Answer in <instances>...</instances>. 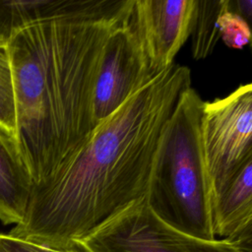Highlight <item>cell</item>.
I'll use <instances>...</instances> for the list:
<instances>
[{
    "label": "cell",
    "instance_id": "obj_8",
    "mask_svg": "<svg viewBox=\"0 0 252 252\" xmlns=\"http://www.w3.org/2000/svg\"><path fill=\"white\" fill-rule=\"evenodd\" d=\"M212 220L218 239L250 252L252 226V160L212 194Z\"/></svg>",
    "mask_w": 252,
    "mask_h": 252
},
{
    "label": "cell",
    "instance_id": "obj_5",
    "mask_svg": "<svg viewBox=\"0 0 252 252\" xmlns=\"http://www.w3.org/2000/svg\"><path fill=\"white\" fill-rule=\"evenodd\" d=\"M201 137L212 194L252 160V85L204 101Z\"/></svg>",
    "mask_w": 252,
    "mask_h": 252
},
{
    "label": "cell",
    "instance_id": "obj_10",
    "mask_svg": "<svg viewBox=\"0 0 252 252\" xmlns=\"http://www.w3.org/2000/svg\"><path fill=\"white\" fill-rule=\"evenodd\" d=\"M229 9L230 0H196L190 32L195 59H204L213 52L220 39V17Z\"/></svg>",
    "mask_w": 252,
    "mask_h": 252
},
{
    "label": "cell",
    "instance_id": "obj_6",
    "mask_svg": "<svg viewBox=\"0 0 252 252\" xmlns=\"http://www.w3.org/2000/svg\"><path fill=\"white\" fill-rule=\"evenodd\" d=\"M130 12L108 34L101 51L93 91L94 128L155 77L130 22Z\"/></svg>",
    "mask_w": 252,
    "mask_h": 252
},
{
    "label": "cell",
    "instance_id": "obj_2",
    "mask_svg": "<svg viewBox=\"0 0 252 252\" xmlns=\"http://www.w3.org/2000/svg\"><path fill=\"white\" fill-rule=\"evenodd\" d=\"M133 0H70L7 40L16 138L33 185L53 176L94 129L93 91L101 51Z\"/></svg>",
    "mask_w": 252,
    "mask_h": 252
},
{
    "label": "cell",
    "instance_id": "obj_1",
    "mask_svg": "<svg viewBox=\"0 0 252 252\" xmlns=\"http://www.w3.org/2000/svg\"><path fill=\"white\" fill-rule=\"evenodd\" d=\"M190 70L172 64L97 125L53 176L33 185L8 233L57 249L75 244L146 196L157 150Z\"/></svg>",
    "mask_w": 252,
    "mask_h": 252
},
{
    "label": "cell",
    "instance_id": "obj_14",
    "mask_svg": "<svg viewBox=\"0 0 252 252\" xmlns=\"http://www.w3.org/2000/svg\"><path fill=\"white\" fill-rule=\"evenodd\" d=\"M0 252H82L78 248L57 249L0 232Z\"/></svg>",
    "mask_w": 252,
    "mask_h": 252
},
{
    "label": "cell",
    "instance_id": "obj_13",
    "mask_svg": "<svg viewBox=\"0 0 252 252\" xmlns=\"http://www.w3.org/2000/svg\"><path fill=\"white\" fill-rule=\"evenodd\" d=\"M220 32L224 44L234 49L243 48L251 37L249 24L230 9L220 17Z\"/></svg>",
    "mask_w": 252,
    "mask_h": 252
},
{
    "label": "cell",
    "instance_id": "obj_3",
    "mask_svg": "<svg viewBox=\"0 0 252 252\" xmlns=\"http://www.w3.org/2000/svg\"><path fill=\"white\" fill-rule=\"evenodd\" d=\"M203 105L190 87L180 94L160 138L145 197L151 210L171 227L215 240L212 184L201 137Z\"/></svg>",
    "mask_w": 252,
    "mask_h": 252
},
{
    "label": "cell",
    "instance_id": "obj_11",
    "mask_svg": "<svg viewBox=\"0 0 252 252\" xmlns=\"http://www.w3.org/2000/svg\"><path fill=\"white\" fill-rule=\"evenodd\" d=\"M70 0H0V38L67 7Z\"/></svg>",
    "mask_w": 252,
    "mask_h": 252
},
{
    "label": "cell",
    "instance_id": "obj_12",
    "mask_svg": "<svg viewBox=\"0 0 252 252\" xmlns=\"http://www.w3.org/2000/svg\"><path fill=\"white\" fill-rule=\"evenodd\" d=\"M0 126L16 138L17 124L13 75L8 42L3 38H0Z\"/></svg>",
    "mask_w": 252,
    "mask_h": 252
},
{
    "label": "cell",
    "instance_id": "obj_9",
    "mask_svg": "<svg viewBox=\"0 0 252 252\" xmlns=\"http://www.w3.org/2000/svg\"><path fill=\"white\" fill-rule=\"evenodd\" d=\"M33 186L17 139L0 126V221L20 223Z\"/></svg>",
    "mask_w": 252,
    "mask_h": 252
},
{
    "label": "cell",
    "instance_id": "obj_4",
    "mask_svg": "<svg viewBox=\"0 0 252 252\" xmlns=\"http://www.w3.org/2000/svg\"><path fill=\"white\" fill-rule=\"evenodd\" d=\"M82 252H245L226 239L204 240L161 220L146 197L132 203L75 244Z\"/></svg>",
    "mask_w": 252,
    "mask_h": 252
},
{
    "label": "cell",
    "instance_id": "obj_7",
    "mask_svg": "<svg viewBox=\"0 0 252 252\" xmlns=\"http://www.w3.org/2000/svg\"><path fill=\"white\" fill-rule=\"evenodd\" d=\"M196 0H133L130 22L153 76L173 64L190 34Z\"/></svg>",
    "mask_w": 252,
    "mask_h": 252
},
{
    "label": "cell",
    "instance_id": "obj_15",
    "mask_svg": "<svg viewBox=\"0 0 252 252\" xmlns=\"http://www.w3.org/2000/svg\"><path fill=\"white\" fill-rule=\"evenodd\" d=\"M230 10L242 17L248 24L252 18V1L251 0H230Z\"/></svg>",
    "mask_w": 252,
    "mask_h": 252
}]
</instances>
